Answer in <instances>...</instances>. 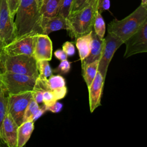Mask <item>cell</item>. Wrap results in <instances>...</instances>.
Here are the masks:
<instances>
[{"label":"cell","mask_w":147,"mask_h":147,"mask_svg":"<svg viewBox=\"0 0 147 147\" xmlns=\"http://www.w3.org/2000/svg\"><path fill=\"white\" fill-rule=\"evenodd\" d=\"M15 16L16 38L26 35L42 34L41 28L42 15L34 0H20Z\"/></svg>","instance_id":"cell-1"},{"label":"cell","mask_w":147,"mask_h":147,"mask_svg":"<svg viewBox=\"0 0 147 147\" xmlns=\"http://www.w3.org/2000/svg\"><path fill=\"white\" fill-rule=\"evenodd\" d=\"M98 0H90L83 7L71 13L66 18L68 34L75 38L90 33L93 29L98 10Z\"/></svg>","instance_id":"cell-2"},{"label":"cell","mask_w":147,"mask_h":147,"mask_svg":"<svg viewBox=\"0 0 147 147\" xmlns=\"http://www.w3.org/2000/svg\"><path fill=\"white\" fill-rule=\"evenodd\" d=\"M147 20V5L141 4L122 20L114 19L109 24L107 31L119 38L123 42L134 34Z\"/></svg>","instance_id":"cell-3"},{"label":"cell","mask_w":147,"mask_h":147,"mask_svg":"<svg viewBox=\"0 0 147 147\" xmlns=\"http://www.w3.org/2000/svg\"><path fill=\"white\" fill-rule=\"evenodd\" d=\"M0 67L2 72L20 74L34 78L39 75L36 60L31 55L9 56L2 52L0 55Z\"/></svg>","instance_id":"cell-4"},{"label":"cell","mask_w":147,"mask_h":147,"mask_svg":"<svg viewBox=\"0 0 147 147\" xmlns=\"http://www.w3.org/2000/svg\"><path fill=\"white\" fill-rule=\"evenodd\" d=\"M36 78L20 74L0 72V81L6 94H17L32 91Z\"/></svg>","instance_id":"cell-5"},{"label":"cell","mask_w":147,"mask_h":147,"mask_svg":"<svg viewBox=\"0 0 147 147\" xmlns=\"http://www.w3.org/2000/svg\"><path fill=\"white\" fill-rule=\"evenodd\" d=\"M32 99L31 91L7 95L6 113L11 116L18 126L23 122L25 111Z\"/></svg>","instance_id":"cell-6"},{"label":"cell","mask_w":147,"mask_h":147,"mask_svg":"<svg viewBox=\"0 0 147 147\" xmlns=\"http://www.w3.org/2000/svg\"><path fill=\"white\" fill-rule=\"evenodd\" d=\"M103 40V48L99 60L98 71L105 79L109 64L116 51L123 42L116 36L109 33Z\"/></svg>","instance_id":"cell-7"},{"label":"cell","mask_w":147,"mask_h":147,"mask_svg":"<svg viewBox=\"0 0 147 147\" xmlns=\"http://www.w3.org/2000/svg\"><path fill=\"white\" fill-rule=\"evenodd\" d=\"M0 37L3 47L16 37L14 18L11 16L6 0H0Z\"/></svg>","instance_id":"cell-8"},{"label":"cell","mask_w":147,"mask_h":147,"mask_svg":"<svg viewBox=\"0 0 147 147\" xmlns=\"http://www.w3.org/2000/svg\"><path fill=\"white\" fill-rule=\"evenodd\" d=\"M124 57L147 52V20L144 22L140 29L126 41Z\"/></svg>","instance_id":"cell-9"},{"label":"cell","mask_w":147,"mask_h":147,"mask_svg":"<svg viewBox=\"0 0 147 147\" xmlns=\"http://www.w3.org/2000/svg\"><path fill=\"white\" fill-rule=\"evenodd\" d=\"M35 35H26L16 38L3 47L2 52L9 56L18 55L33 56Z\"/></svg>","instance_id":"cell-10"},{"label":"cell","mask_w":147,"mask_h":147,"mask_svg":"<svg viewBox=\"0 0 147 147\" xmlns=\"http://www.w3.org/2000/svg\"><path fill=\"white\" fill-rule=\"evenodd\" d=\"M18 126L11 116L6 113L1 125L0 140L9 147H17Z\"/></svg>","instance_id":"cell-11"},{"label":"cell","mask_w":147,"mask_h":147,"mask_svg":"<svg viewBox=\"0 0 147 147\" xmlns=\"http://www.w3.org/2000/svg\"><path fill=\"white\" fill-rule=\"evenodd\" d=\"M52 42L48 35L37 34L35 35L33 56L36 61L52 59Z\"/></svg>","instance_id":"cell-12"},{"label":"cell","mask_w":147,"mask_h":147,"mask_svg":"<svg viewBox=\"0 0 147 147\" xmlns=\"http://www.w3.org/2000/svg\"><path fill=\"white\" fill-rule=\"evenodd\" d=\"M105 80V79L98 71L94 80L88 87L90 109L91 113L101 105L100 99Z\"/></svg>","instance_id":"cell-13"},{"label":"cell","mask_w":147,"mask_h":147,"mask_svg":"<svg viewBox=\"0 0 147 147\" xmlns=\"http://www.w3.org/2000/svg\"><path fill=\"white\" fill-rule=\"evenodd\" d=\"M41 28L42 34L48 35L51 32L61 29H67V20L61 15L52 17L42 16Z\"/></svg>","instance_id":"cell-14"},{"label":"cell","mask_w":147,"mask_h":147,"mask_svg":"<svg viewBox=\"0 0 147 147\" xmlns=\"http://www.w3.org/2000/svg\"><path fill=\"white\" fill-rule=\"evenodd\" d=\"M91 43L90 51L88 55L82 61V65L90 63L95 60H99L103 48L104 40L100 39L94 30L91 32Z\"/></svg>","instance_id":"cell-15"},{"label":"cell","mask_w":147,"mask_h":147,"mask_svg":"<svg viewBox=\"0 0 147 147\" xmlns=\"http://www.w3.org/2000/svg\"><path fill=\"white\" fill-rule=\"evenodd\" d=\"M34 130V122L25 121L17 128V147L24 146L29 140Z\"/></svg>","instance_id":"cell-16"},{"label":"cell","mask_w":147,"mask_h":147,"mask_svg":"<svg viewBox=\"0 0 147 147\" xmlns=\"http://www.w3.org/2000/svg\"><path fill=\"white\" fill-rule=\"evenodd\" d=\"M62 0H41L40 10L42 16L52 17L58 14Z\"/></svg>","instance_id":"cell-17"},{"label":"cell","mask_w":147,"mask_h":147,"mask_svg":"<svg viewBox=\"0 0 147 147\" xmlns=\"http://www.w3.org/2000/svg\"><path fill=\"white\" fill-rule=\"evenodd\" d=\"M92 30L90 33L76 38V46L79 51V54L81 61L83 60L90 53L92 40Z\"/></svg>","instance_id":"cell-18"},{"label":"cell","mask_w":147,"mask_h":147,"mask_svg":"<svg viewBox=\"0 0 147 147\" xmlns=\"http://www.w3.org/2000/svg\"><path fill=\"white\" fill-rule=\"evenodd\" d=\"M98 63L99 60H95L90 63L82 65L83 76L87 88L90 87L96 75Z\"/></svg>","instance_id":"cell-19"},{"label":"cell","mask_w":147,"mask_h":147,"mask_svg":"<svg viewBox=\"0 0 147 147\" xmlns=\"http://www.w3.org/2000/svg\"><path fill=\"white\" fill-rule=\"evenodd\" d=\"M93 30L97 35V36L101 40L104 38L105 31H106V26L104 20L100 13L97 10L95 21L93 26Z\"/></svg>","instance_id":"cell-20"},{"label":"cell","mask_w":147,"mask_h":147,"mask_svg":"<svg viewBox=\"0 0 147 147\" xmlns=\"http://www.w3.org/2000/svg\"><path fill=\"white\" fill-rule=\"evenodd\" d=\"M47 81L51 91L65 86V80L64 78L60 75H52L49 77V79H47Z\"/></svg>","instance_id":"cell-21"},{"label":"cell","mask_w":147,"mask_h":147,"mask_svg":"<svg viewBox=\"0 0 147 147\" xmlns=\"http://www.w3.org/2000/svg\"><path fill=\"white\" fill-rule=\"evenodd\" d=\"M36 64L39 73L38 75L48 78L52 75V70L48 60H41L36 61Z\"/></svg>","instance_id":"cell-22"},{"label":"cell","mask_w":147,"mask_h":147,"mask_svg":"<svg viewBox=\"0 0 147 147\" xmlns=\"http://www.w3.org/2000/svg\"><path fill=\"white\" fill-rule=\"evenodd\" d=\"M2 72L0 67V72ZM6 92L0 81V137H1V129L3 119L6 114V107L7 103V96H5Z\"/></svg>","instance_id":"cell-23"},{"label":"cell","mask_w":147,"mask_h":147,"mask_svg":"<svg viewBox=\"0 0 147 147\" xmlns=\"http://www.w3.org/2000/svg\"><path fill=\"white\" fill-rule=\"evenodd\" d=\"M40 107L38 104L32 99L28 105L24 113L23 122L25 121H32V118L36 111Z\"/></svg>","instance_id":"cell-24"},{"label":"cell","mask_w":147,"mask_h":147,"mask_svg":"<svg viewBox=\"0 0 147 147\" xmlns=\"http://www.w3.org/2000/svg\"><path fill=\"white\" fill-rule=\"evenodd\" d=\"M74 0H62L58 14L67 18L70 14Z\"/></svg>","instance_id":"cell-25"},{"label":"cell","mask_w":147,"mask_h":147,"mask_svg":"<svg viewBox=\"0 0 147 147\" xmlns=\"http://www.w3.org/2000/svg\"><path fill=\"white\" fill-rule=\"evenodd\" d=\"M56 101H57V100L55 99V98L51 91L46 90L43 92L42 103H44V105L45 106V107L52 106Z\"/></svg>","instance_id":"cell-26"},{"label":"cell","mask_w":147,"mask_h":147,"mask_svg":"<svg viewBox=\"0 0 147 147\" xmlns=\"http://www.w3.org/2000/svg\"><path fill=\"white\" fill-rule=\"evenodd\" d=\"M71 62L67 60L61 61L59 65L53 69V72L57 74H67L71 68Z\"/></svg>","instance_id":"cell-27"},{"label":"cell","mask_w":147,"mask_h":147,"mask_svg":"<svg viewBox=\"0 0 147 147\" xmlns=\"http://www.w3.org/2000/svg\"><path fill=\"white\" fill-rule=\"evenodd\" d=\"M12 17H14L17 8L19 6L20 0H6Z\"/></svg>","instance_id":"cell-28"},{"label":"cell","mask_w":147,"mask_h":147,"mask_svg":"<svg viewBox=\"0 0 147 147\" xmlns=\"http://www.w3.org/2000/svg\"><path fill=\"white\" fill-rule=\"evenodd\" d=\"M62 48H63V50L66 53L67 56H72L75 55V46L74 45L72 42L66 41L63 44Z\"/></svg>","instance_id":"cell-29"},{"label":"cell","mask_w":147,"mask_h":147,"mask_svg":"<svg viewBox=\"0 0 147 147\" xmlns=\"http://www.w3.org/2000/svg\"><path fill=\"white\" fill-rule=\"evenodd\" d=\"M110 7V0H98V11L102 14L106 10H109Z\"/></svg>","instance_id":"cell-30"},{"label":"cell","mask_w":147,"mask_h":147,"mask_svg":"<svg viewBox=\"0 0 147 147\" xmlns=\"http://www.w3.org/2000/svg\"><path fill=\"white\" fill-rule=\"evenodd\" d=\"M89 1L90 0H74L70 14L73 13L83 7L89 2Z\"/></svg>","instance_id":"cell-31"},{"label":"cell","mask_w":147,"mask_h":147,"mask_svg":"<svg viewBox=\"0 0 147 147\" xmlns=\"http://www.w3.org/2000/svg\"><path fill=\"white\" fill-rule=\"evenodd\" d=\"M62 108H63L62 103L56 101L52 106L46 107V110H47V111H50L52 113H57L60 112L62 110Z\"/></svg>","instance_id":"cell-32"},{"label":"cell","mask_w":147,"mask_h":147,"mask_svg":"<svg viewBox=\"0 0 147 147\" xmlns=\"http://www.w3.org/2000/svg\"><path fill=\"white\" fill-rule=\"evenodd\" d=\"M55 56L59 60L63 61L67 60V55L63 49H57L54 53Z\"/></svg>","instance_id":"cell-33"},{"label":"cell","mask_w":147,"mask_h":147,"mask_svg":"<svg viewBox=\"0 0 147 147\" xmlns=\"http://www.w3.org/2000/svg\"><path fill=\"white\" fill-rule=\"evenodd\" d=\"M47 111L46 110V107L44 105H43L41 107H39L38 109V110L36 111V112L35 113V114H34V115L33 116L32 118V121L34 122L36 121L37 119H38L45 111Z\"/></svg>","instance_id":"cell-34"},{"label":"cell","mask_w":147,"mask_h":147,"mask_svg":"<svg viewBox=\"0 0 147 147\" xmlns=\"http://www.w3.org/2000/svg\"><path fill=\"white\" fill-rule=\"evenodd\" d=\"M3 44H2V42L1 41V37H0V55L2 53V48H3Z\"/></svg>","instance_id":"cell-35"},{"label":"cell","mask_w":147,"mask_h":147,"mask_svg":"<svg viewBox=\"0 0 147 147\" xmlns=\"http://www.w3.org/2000/svg\"><path fill=\"white\" fill-rule=\"evenodd\" d=\"M143 5H147V0H141V3Z\"/></svg>","instance_id":"cell-36"},{"label":"cell","mask_w":147,"mask_h":147,"mask_svg":"<svg viewBox=\"0 0 147 147\" xmlns=\"http://www.w3.org/2000/svg\"><path fill=\"white\" fill-rule=\"evenodd\" d=\"M36 1V2L37 3V4L38 5L39 7H40V2H41V0H34Z\"/></svg>","instance_id":"cell-37"},{"label":"cell","mask_w":147,"mask_h":147,"mask_svg":"<svg viewBox=\"0 0 147 147\" xmlns=\"http://www.w3.org/2000/svg\"><path fill=\"white\" fill-rule=\"evenodd\" d=\"M0 138H1V137H0Z\"/></svg>","instance_id":"cell-38"}]
</instances>
